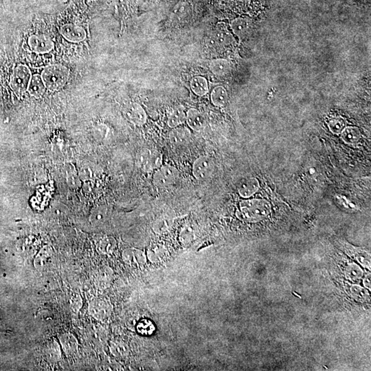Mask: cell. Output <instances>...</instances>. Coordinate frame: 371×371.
I'll list each match as a JSON object with an SVG mask.
<instances>
[{"mask_svg": "<svg viewBox=\"0 0 371 371\" xmlns=\"http://www.w3.org/2000/svg\"><path fill=\"white\" fill-rule=\"evenodd\" d=\"M272 207L268 201L264 199H245L239 203L236 216L242 221L256 223L268 217Z\"/></svg>", "mask_w": 371, "mask_h": 371, "instance_id": "obj_1", "label": "cell"}, {"mask_svg": "<svg viewBox=\"0 0 371 371\" xmlns=\"http://www.w3.org/2000/svg\"><path fill=\"white\" fill-rule=\"evenodd\" d=\"M68 71L65 67L52 66L43 72V80L49 89L54 90L64 86L68 80Z\"/></svg>", "mask_w": 371, "mask_h": 371, "instance_id": "obj_2", "label": "cell"}, {"mask_svg": "<svg viewBox=\"0 0 371 371\" xmlns=\"http://www.w3.org/2000/svg\"><path fill=\"white\" fill-rule=\"evenodd\" d=\"M138 164L144 172L156 171L162 165V154L154 149H146L142 151L138 157Z\"/></svg>", "mask_w": 371, "mask_h": 371, "instance_id": "obj_3", "label": "cell"}, {"mask_svg": "<svg viewBox=\"0 0 371 371\" xmlns=\"http://www.w3.org/2000/svg\"><path fill=\"white\" fill-rule=\"evenodd\" d=\"M179 171L171 165H162L155 171L154 183L158 188H166L173 184L178 179Z\"/></svg>", "mask_w": 371, "mask_h": 371, "instance_id": "obj_4", "label": "cell"}, {"mask_svg": "<svg viewBox=\"0 0 371 371\" xmlns=\"http://www.w3.org/2000/svg\"><path fill=\"white\" fill-rule=\"evenodd\" d=\"M113 307L108 300L96 299L91 301L89 305V313L99 321H105L111 317Z\"/></svg>", "mask_w": 371, "mask_h": 371, "instance_id": "obj_5", "label": "cell"}, {"mask_svg": "<svg viewBox=\"0 0 371 371\" xmlns=\"http://www.w3.org/2000/svg\"><path fill=\"white\" fill-rule=\"evenodd\" d=\"M213 171V163L208 156H200L195 160L193 165V175L198 181L209 179Z\"/></svg>", "mask_w": 371, "mask_h": 371, "instance_id": "obj_6", "label": "cell"}, {"mask_svg": "<svg viewBox=\"0 0 371 371\" xmlns=\"http://www.w3.org/2000/svg\"><path fill=\"white\" fill-rule=\"evenodd\" d=\"M122 258L128 266L134 268L143 267L146 263V255L141 250L135 248H127L122 252Z\"/></svg>", "mask_w": 371, "mask_h": 371, "instance_id": "obj_7", "label": "cell"}, {"mask_svg": "<svg viewBox=\"0 0 371 371\" xmlns=\"http://www.w3.org/2000/svg\"><path fill=\"white\" fill-rule=\"evenodd\" d=\"M126 118L134 125L142 126L146 123L147 115L141 105L138 103H132L124 110Z\"/></svg>", "mask_w": 371, "mask_h": 371, "instance_id": "obj_8", "label": "cell"}, {"mask_svg": "<svg viewBox=\"0 0 371 371\" xmlns=\"http://www.w3.org/2000/svg\"><path fill=\"white\" fill-rule=\"evenodd\" d=\"M186 122L195 132L202 131L207 125L205 116L195 108H191L186 113Z\"/></svg>", "mask_w": 371, "mask_h": 371, "instance_id": "obj_9", "label": "cell"}, {"mask_svg": "<svg viewBox=\"0 0 371 371\" xmlns=\"http://www.w3.org/2000/svg\"><path fill=\"white\" fill-rule=\"evenodd\" d=\"M259 185V181L255 177H246L243 179L238 184V194L244 198H249L257 192Z\"/></svg>", "mask_w": 371, "mask_h": 371, "instance_id": "obj_10", "label": "cell"}, {"mask_svg": "<svg viewBox=\"0 0 371 371\" xmlns=\"http://www.w3.org/2000/svg\"><path fill=\"white\" fill-rule=\"evenodd\" d=\"M30 79V72L28 68L24 66L18 67L14 74L13 88L19 92H24L27 88Z\"/></svg>", "mask_w": 371, "mask_h": 371, "instance_id": "obj_11", "label": "cell"}, {"mask_svg": "<svg viewBox=\"0 0 371 371\" xmlns=\"http://www.w3.org/2000/svg\"><path fill=\"white\" fill-rule=\"evenodd\" d=\"M191 138V132L182 125L173 128L169 134V140L173 145L181 146L188 143Z\"/></svg>", "mask_w": 371, "mask_h": 371, "instance_id": "obj_12", "label": "cell"}, {"mask_svg": "<svg viewBox=\"0 0 371 371\" xmlns=\"http://www.w3.org/2000/svg\"><path fill=\"white\" fill-rule=\"evenodd\" d=\"M61 33L71 42H81L86 38V32L80 26L74 24H66L61 28Z\"/></svg>", "mask_w": 371, "mask_h": 371, "instance_id": "obj_13", "label": "cell"}, {"mask_svg": "<svg viewBox=\"0 0 371 371\" xmlns=\"http://www.w3.org/2000/svg\"><path fill=\"white\" fill-rule=\"evenodd\" d=\"M167 253L168 252L164 245L160 243H156L149 247L146 258L153 264H158L164 260Z\"/></svg>", "mask_w": 371, "mask_h": 371, "instance_id": "obj_14", "label": "cell"}, {"mask_svg": "<svg viewBox=\"0 0 371 371\" xmlns=\"http://www.w3.org/2000/svg\"><path fill=\"white\" fill-rule=\"evenodd\" d=\"M232 32L238 38H242L248 34L252 28V22L246 17H237L230 24Z\"/></svg>", "mask_w": 371, "mask_h": 371, "instance_id": "obj_15", "label": "cell"}, {"mask_svg": "<svg viewBox=\"0 0 371 371\" xmlns=\"http://www.w3.org/2000/svg\"><path fill=\"white\" fill-rule=\"evenodd\" d=\"M59 342L65 354L72 356L78 350L79 342L77 338L70 333H65L59 337Z\"/></svg>", "mask_w": 371, "mask_h": 371, "instance_id": "obj_16", "label": "cell"}, {"mask_svg": "<svg viewBox=\"0 0 371 371\" xmlns=\"http://www.w3.org/2000/svg\"><path fill=\"white\" fill-rule=\"evenodd\" d=\"M29 44L32 50L36 52H46L53 47L50 39L45 35H33L30 38Z\"/></svg>", "mask_w": 371, "mask_h": 371, "instance_id": "obj_17", "label": "cell"}, {"mask_svg": "<svg viewBox=\"0 0 371 371\" xmlns=\"http://www.w3.org/2000/svg\"><path fill=\"white\" fill-rule=\"evenodd\" d=\"M209 69L217 77H224L229 74L231 70V64L226 59H215L209 64Z\"/></svg>", "mask_w": 371, "mask_h": 371, "instance_id": "obj_18", "label": "cell"}, {"mask_svg": "<svg viewBox=\"0 0 371 371\" xmlns=\"http://www.w3.org/2000/svg\"><path fill=\"white\" fill-rule=\"evenodd\" d=\"M228 94L225 87L218 85L214 87L211 93V103L218 107H226L228 102Z\"/></svg>", "mask_w": 371, "mask_h": 371, "instance_id": "obj_19", "label": "cell"}, {"mask_svg": "<svg viewBox=\"0 0 371 371\" xmlns=\"http://www.w3.org/2000/svg\"><path fill=\"white\" fill-rule=\"evenodd\" d=\"M191 90L198 97H203L209 92V83L205 77L196 76L191 79L190 83Z\"/></svg>", "mask_w": 371, "mask_h": 371, "instance_id": "obj_20", "label": "cell"}, {"mask_svg": "<svg viewBox=\"0 0 371 371\" xmlns=\"http://www.w3.org/2000/svg\"><path fill=\"white\" fill-rule=\"evenodd\" d=\"M109 350L114 357L118 358H126L129 355V348L127 344L121 340H114L110 342Z\"/></svg>", "mask_w": 371, "mask_h": 371, "instance_id": "obj_21", "label": "cell"}, {"mask_svg": "<svg viewBox=\"0 0 371 371\" xmlns=\"http://www.w3.org/2000/svg\"><path fill=\"white\" fill-rule=\"evenodd\" d=\"M116 240L112 236H104L97 244V249L102 254H110L115 250Z\"/></svg>", "mask_w": 371, "mask_h": 371, "instance_id": "obj_22", "label": "cell"}, {"mask_svg": "<svg viewBox=\"0 0 371 371\" xmlns=\"http://www.w3.org/2000/svg\"><path fill=\"white\" fill-rule=\"evenodd\" d=\"M341 134L342 139L348 144L358 143L361 138L360 130L356 127H346Z\"/></svg>", "mask_w": 371, "mask_h": 371, "instance_id": "obj_23", "label": "cell"}, {"mask_svg": "<svg viewBox=\"0 0 371 371\" xmlns=\"http://www.w3.org/2000/svg\"><path fill=\"white\" fill-rule=\"evenodd\" d=\"M52 255V250L50 247L44 246L36 256L34 260V268L42 270L48 264V260Z\"/></svg>", "mask_w": 371, "mask_h": 371, "instance_id": "obj_24", "label": "cell"}, {"mask_svg": "<svg viewBox=\"0 0 371 371\" xmlns=\"http://www.w3.org/2000/svg\"><path fill=\"white\" fill-rule=\"evenodd\" d=\"M186 122V113L181 108H177L169 116L167 124L169 127L173 128L179 127L183 125Z\"/></svg>", "mask_w": 371, "mask_h": 371, "instance_id": "obj_25", "label": "cell"}, {"mask_svg": "<svg viewBox=\"0 0 371 371\" xmlns=\"http://www.w3.org/2000/svg\"><path fill=\"white\" fill-rule=\"evenodd\" d=\"M112 278V272L110 269L104 268L101 269L97 272L95 280L97 281V285L101 288H106L111 282Z\"/></svg>", "mask_w": 371, "mask_h": 371, "instance_id": "obj_26", "label": "cell"}, {"mask_svg": "<svg viewBox=\"0 0 371 371\" xmlns=\"http://www.w3.org/2000/svg\"><path fill=\"white\" fill-rule=\"evenodd\" d=\"M46 356L50 362H57L60 360L61 358V350L60 346L55 340L50 342L47 346Z\"/></svg>", "mask_w": 371, "mask_h": 371, "instance_id": "obj_27", "label": "cell"}, {"mask_svg": "<svg viewBox=\"0 0 371 371\" xmlns=\"http://www.w3.org/2000/svg\"><path fill=\"white\" fill-rule=\"evenodd\" d=\"M136 329L140 335L150 336L156 331V327H155L154 323L150 320L142 319L138 323Z\"/></svg>", "mask_w": 371, "mask_h": 371, "instance_id": "obj_28", "label": "cell"}, {"mask_svg": "<svg viewBox=\"0 0 371 371\" xmlns=\"http://www.w3.org/2000/svg\"><path fill=\"white\" fill-rule=\"evenodd\" d=\"M172 225V219L169 217H162L157 219L153 226L155 233L163 234L169 230Z\"/></svg>", "mask_w": 371, "mask_h": 371, "instance_id": "obj_29", "label": "cell"}, {"mask_svg": "<svg viewBox=\"0 0 371 371\" xmlns=\"http://www.w3.org/2000/svg\"><path fill=\"white\" fill-rule=\"evenodd\" d=\"M44 90L45 86L42 78L38 75L32 77L30 83V93L34 97H40L44 93Z\"/></svg>", "mask_w": 371, "mask_h": 371, "instance_id": "obj_30", "label": "cell"}, {"mask_svg": "<svg viewBox=\"0 0 371 371\" xmlns=\"http://www.w3.org/2000/svg\"><path fill=\"white\" fill-rule=\"evenodd\" d=\"M346 125L345 120L341 117L331 118L328 124L330 131L334 134H341L344 128L346 127Z\"/></svg>", "mask_w": 371, "mask_h": 371, "instance_id": "obj_31", "label": "cell"}, {"mask_svg": "<svg viewBox=\"0 0 371 371\" xmlns=\"http://www.w3.org/2000/svg\"><path fill=\"white\" fill-rule=\"evenodd\" d=\"M195 236V232L194 228L191 225L185 226L183 229L181 230V233L179 234L181 242L183 244H189L194 239Z\"/></svg>", "mask_w": 371, "mask_h": 371, "instance_id": "obj_32", "label": "cell"}, {"mask_svg": "<svg viewBox=\"0 0 371 371\" xmlns=\"http://www.w3.org/2000/svg\"><path fill=\"white\" fill-rule=\"evenodd\" d=\"M83 305L82 298L80 295L74 294L70 300V307L73 312L78 313Z\"/></svg>", "mask_w": 371, "mask_h": 371, "instance_id": "obj_33", "label": "cell"}, {"mask_svg": "<svg viewBox=\"0 0 371 371\" xmlns=\"http://www.w3.org/2000/svg\"><path fill=\"white\" fill-rule=\"evenodd\" d=\"M236 1H239V2H247V1H248V0H236Z\"/></svg>", "mask_w": 371, "mask_h": 371, "instance_id": "obj_34", "label": "cell"}]
</instances>
